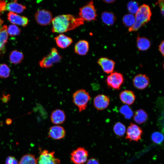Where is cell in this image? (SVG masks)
<instances>
[{
    "mask_svg": "<svg viewBox=\"0 0 164 164\" xmlns=\"http://www.w3.org/2000/svg\"><path fill=\"white\" fill-rule=\"evenodd\" d=\"M124 81L123 75L118 72H113L108 76L106 79L107 85L110 87L115 90L120 89Z\"/></svg>",
    "mask_w": 164,
    "mask_h": 164,
    "instance_id": "cell-6",
    "label": "cell"
},
{
    "mask_svg": "<svg viewBox=\"0 0 164 164\" xmlns=\"http://www.w3.org/2000/svg\"><path fill=\"white\" fill-rule=\"evenodd\" d=\"M103 1L105 3L109 4V3H112L114 2L115 1V0H104Z\"/></svg>",
    "mask_w": 164,
    "mask_h": 164,
    "instance_id": "cell-40",
    "label": "cell"
},
{
    "mask_svg": "<svg viewBox=\"0 0 164 164\" xmlns=\"http://www.w3.org/2000/svg\"><path fill=\"white\" fill-rule=\"evenodd\" d=\"M50 118L53 123L59 125L64 122L66 119V116L63 110L60 109H56L52 112Z\"/></svg>",
    "mask_w": 164,
    "mask_h": 164,
    "instance_id": "cell-16",
    "label": "cell"
},
{
    "mask_svg": "<svg viewBox=\"0 0 164 164\" xmlns=\"http://www.w3.org/2000/svg\"><path fill=\"white\" fill-rule=\"evenodd\" d=\"M121 101L128 105L132 104L135 100L136 97L134 93L132 91L125 90L122 91L119 95Z\"/></svg>",
    "mask_w": 164,
    "mask_h": 164,
    "instance_id": "cell-17",
    "label": "cell"
},
{
    "mask_svg": "<svg viewBox=\"0 0 164 164\" xmlns=\"http://www.w3.org/2000/svg\"><path fill=\"white\" fill-rule=\"evenodd\" d=\"M89 50L88 42L84 40L78 41L75 45L74 51L75 53L80 55H86Z\"/></svg>",
    "mask_w": 164,
    "mask_h": 164,
    "instance_id": "cell-19",
    "label": "cell"
},
{
    "mask_svg": "<svg viewBox=\"0 0 164 164\" xmlns=\"http://www.w3.org/2000/svg\"><path fill=\"white\" fill-rule=\"evenodd\" d=\"M21 31L19 28L16 25H10L7 28L8 35L11 36H15L19 35Z\"/></svg>",
    "mask_w": 164,
    "mask_h": 164,
    "instance_id": "cell-31",
    "label": "cell"
},
{
    "mask_svg": "<svg viewBox=\"0 0 164 164\" xmlns=\"http://www.w3.org/2000/svg\"><path fill=\"white\" fill-rule=\"evenodd\" d=\"M97 63L105 73L110 74L113 72L115 63L113 60L107 57H102L98 60Z\"/></svg>",
    "mask_w": 164,
    "mask_h": 164,
    "instance_id": "cell-13",
    "label": "cell"
},
{
    "mask_svg": "<svg viewBox=\"0 0 164 164\" xmlns=\"http://www.w3.org/2000/svg\"><path fill=\"white\" fill-rule=\"evenodd\" d=\"M23 58V53L21 51L15 50L11 52L9 55V60L11 63L17 64L21 63Z\"/></svg>",
    "mask_w": 164,
    "mask_h": 164,
    "instance_id": "cell-24",
    "label": "cell"
},
{
    "mask_svg": "<svg viewBox=\"0 0 164 164\" xmlns=\"http://www.w3.org/2000/svg\"><path fill=\"white\" fill-rule=\"evenodd\" d=\"M120 112L126 119H130L134 115V113L132 109L128 105H124L121 107Z\"/></svg>",
    "mask_w": 164,
    "mask_h": 164,
    "instance_id": "cell-28",
    "label": "cell"
},
{
    "mask_svg": "<svg viewBox=\"0 0 164 164\" xmlns=\"http://www.w3.org/2000/svg\"><path fill=\"white\" fill-rule=\"evenodd\" d=\"M143 134V130L141 127L131 123L127 129L125 138L130 142H138L141 139Z\"/></svg>",
    "mask_w": 164,
    "mask_h": 164,
    "instance_id": "cell-7",
    "label": "cell"
},
{
    "mask_svg": "<svg viewBox=\"0 0 164 164\" xmlns=\"http://www.w3.org/2000/svg\"><path fill=\"white\" fill-rule=\"evenodd\" d=\"M113 129L116 135L119 137L123 136L126 132L125 126L120 122H117L114 125Z\"/></svg>",
    "mask_w": 164,
    "mask_h": 164,
    "instance_id": "cell-27",
    "label": "cell"
},
{
    "mask_svg": "<svg viewBox=\"0 0 164 164\" xmlns=\"http://www.w3.org/2000/svg\"><path fill=\"white\" fill-rule=\"evenodd\" d=\"M101 19L103 22L108 26L113 25L116 20L114 14L112 12H103L101 15Z\"/></svg>",
    "mask_w": 164,
    "mask_h": 164,
    "instance_id": "cell-23",
    "label": "cell"
},
{
    "mask_svg": "<svg viewBox=\"0 0 164 164\" xmlns=\"http://www.w3.org/2000/svg\"><path fill=\"white\" fill-rule=\"evenodd\" d=\"M37 160L32 154H26L21 158L19 164H37Z\"/></svg>",
    "mask_w": 164,
    "mask_h": 164,
    "instance_id": "cell-26",
    "label": "cell"
},
{
    "mask_svg": "<svg viewBox=\"0 0 164 164\" xmlns=\"http://www.w3.org/2000/svg\"><path fill=\"white\" fill-rule=\"evenodd\" d=\"M88 153L84 147H80L71 153V160L74 164H83L87 160Z\"/></svg>",
    "mask_w": 164,
    "mask_h": 164,
    "instance_id": "cell-8",
    "label": "cell"
},
{
    "mask_svg": "<svg viewBox=\"0 0 164 164\" xmlns=\"http://www.w3.org/2000/svg\"><path fill=\"white\" fill-rule=\"evenodd\" d=\"M6 123L9 125L11 123L12 121L11 119L9 118L6 119Z\"/></svg>",
    "mask_w": 164,
    "mask_h": 164,
    "instance_id": "cell-41",
    "label": "cell"
},
{
    "mask_svg": "<svg viewBox=\"0 0 164 164\" xmlns=\"http://www.w3.org/2000/svg\"><path fill=\"white\" fill-rule=\"evenodd\" d=\"M139 7L138 2L135 1H130L127 4L128 10L131 14H135Z\"/></svg>",
    "mask_w": 164,
    "mask_h": 164,
    "instance_id": "cell-33",
    "label": "cell"
},
{
    "mask_svg": "<svg viewBox=\"0 0 164 164\" xmlns=\"http://www.w3.org/2000/svg\"><path fill=\"white\" fill-rule=\"evenodd\" d=\"M73 101L74 104L77 107L79 112L85 110L91 99L89 93L84 89L78 90L73 94Z\"/></svg>",
    "mask_w": 164,
    "mask_h": 164,
    "instance_id": "cell-3",
    "label": "cell"
},
{
    "mask_svg": "<svg viewBox=\"0 0 164 164\" xmlns=\"http://www.w3.org/2000/svg\"><path fill=\"white\" fill-rule=\"evenodd\" d=\"M122 21L124 25L129 28L133 26L135 23V16L131 14L125 15L123 18Z\"/></svg>",
    "mask_w": 164,
    "mask_h": 164,
    "instance_id": "cell-29",
    "label": "cell"
},
{
    "mask_svg": "<svg viewBox=\"0 0 164 164\" xmlns=\"http://www.w3.org/2000/svg\"><path fill=\"white\" fill-rule=\"evenodd\" d=\"M133 84L136 88L140 90L147 88L150 83L148 77L144 74H139L135 76L133 79Z\"/></svg>",
    "mask_w": 164,
    "mask_h": 164,
    "instance_id": "cell-11",
    "label": "cell"
},
{
    "mask_svg": "<svg viewBox=\"0 0 164 164\" xmlns=\"http://www.w3.org/2000/svg\"><path fill=\"white\" fill-rule=\"evenodd\" d=\"M157 4L159 5L161 13L162 15H164V2L163 0H160L158 1Z\"/></svg>",
    "mask_w": 164,
    "mask_h": 164,
    "instance_id": "cell-36",
    "label": "cell"
},
{
    "mask_svg": "<svg viewBox=\"0 0 164 164\" xmlns=\"http://www.w3.org/2000/svg\"><path fill=\"white\" fill-rule=\"evenodd\" d=\"M150 40L144 37H140L138 35L137 39V46L139 50L146 51L151 46Z\"/></svg>",
    "mask_w": 164,
    "mask_h": 164,
    "instance_id": "cell-22",
    "label": "cell"
},
{
    "mask_svg": "<svg viewBox=\"0 0 164 164\" xmlns=\"http://www.w3.org/2000/svg\"><path fill=\"white\" fill-rule=\"evenodd\" d=\"M35 17L36 22L39 24L43 26L50 24L53 18L51 12L44 9L38 10L35 14Z\"/></svg>",
    "mask_w": 164,
    "mask_h": 164,
    "instance_id": "cell-10",
    "label": "cell"
},
{
    "mask_svg": "<svg viewBox=\"0 0 164 164\" xmlns=\"http://www.w3.org/2000/svg\"><path fill=\"white\" fill-rule=\"evenodd\" d=\"M52 22V32L63 33L83 25L84 20L80 17H76L70 14H63L53 18Z\"/></svg>",
    "mask_w": 164,
    "mask_h": 164,
    "instance_id": "cell-1",
    "label": "cell"
},
{
    "mask_svg": "<svg viewBox=\"0 0 164 164\" xmlns=\"http://www.w3.org/2000/svg\"><path fill=\"white\" fill-rule=\"evenodd\" d=\"M40 151L38 164H60V160L54 156V151L49 152L46 149Z\"/></svg>",
    "mask_w": 164,
    "mask_h": 164,
    "instance_id": "cell-9",
    "label": "cell"
},
{
    "mask_svg": "<svg viewBox=\"0 0 164 164\" xmlns=\"http://www.w3.org/2000/svg\"><path fill=\"white\" fill-rule=\"evenodd\" d=\"M86 164H99V161L95 158H91L87 161Z\"/></svg>",
    "mask_w": 164,
    "mask_h": 164,
    "instance_id": "cell-37",
    "label": "cell"
},
{
    "mask_svg": "<svg viewBox=\"0 0 164 164\" xmlns=\"http://www.w3.org/2000/svg\"><path fill=\"white\" fill-rule=\"evenodd\" d=\"M10 95H5L4 94L2 97L1 99L3 102H6L8 101Z\"/></svg>",
    "mask_w": 164,
    "mask_h": 164,
    "instance_id": "cell-39",
    "label": "cell"
},
{
    "mask_svg": "<svg viewBox=\"0 0 164 164\" xmlns=\"http://www.w3.org/2000/svg\"><path fill=\"white\" fill-rule=\"evenodd\" d=\"M110 102V99L104 94H98L94 99V105L98 111L103 110L108 106Z\"/></svg>",
    "mask_w": 164,
    "mask_h": 164,
    "instance_id": "cell-12",
    "label": "cell"
},
{
    "mask_svg": "<svg viewBox=\"0 0 164 164\" xmlns=\"http://www.w3.org/2000/svg\"><path fill=\"white\" fill-rule=\"evenodd\" d=\"M62 57L56 48H52L50 53L44 56L39 61L40 66L43 68H48L51 67L54 64L61 61Z\"/></svg>",
    "mask_w": 164,
    "mask_h": 164,
    "instance_id": "cell-4",
    "label": "cell"
},
{
    "mask_svg": "<svg viewBox=\"0 0 164 164\" xmlns=\"http://www.w3.org/2000/svg\"><path fill=\"white\" fill-rule=\"evenodd\" d=\"M6 2L5 1L0 0V15L5 10Z\"/></svg>",
    "mask_w": 164,
    "mask_h": 164,
    "instance_id": "cell-35",
    "label": "cell"
},
{
    "mask_svg": "<svg viewBox=\"0 0 164 164\" xmlns=\"http://www.w3.org/2000/svg\"><path fill=\"white\" fill-rule=\"evenodd\" d=\"M3 21L0 18V29L2 27V25L3 23Z\"/></svg>",
    "mask_w": 164,
    "mask_h": 164,
    "instance_id": "cell-42",
    "label": "cell"
},
{
    "mask_svg": "<svg viewBox=\"0 0 164 164\" xmlns=\"http://www.w3.org/2000/svg\"><path fill=\"white\" fill-rule=\"evenodd\" d=\"M7 18L12 23L15 25L25 26L29 22V20L26 17L12 12L8 13Z\"/></svg>",
    "mask_w": 164,
    "mask_h": 164,
    "instance_id": "cell-14",
    "label": "cell"
},
{
    "mask_svg": "<svg viewBox=\"0 0 164 164\" xmlns=\"http://www.w3.org/2000/svg\"><path fill=\"white\" fill-rule=\"evenodd\" d=\"M151 15L152 12L149 6L145 4L141 5L135 13V23L129 28V31H136L138 30L150 21Z\"/></svg>",
    "mask_w": 164,
    "mask_h": 164,
    "instance_id": "cell-2",
    "label": "cell"
},
{
    "mask_svg": "<svg viewBox=\"0 0 164 164\" xmlns=\"http://www.w3.org/2000/svg\"><path fill=\"white\" fill-rule=\"evenodd\" d=\"M66 135V131L62 126L55 125L50 127L48 133V137L55 140L63 138Z\"/></svg>",
    "mask_w": 164,
    "mask_h": 164,
    "instance_id": "cell-15",
    "label": "cell"
},
{
    "mask_svg": "<svg viewBox=\"0 0 164 164\" xmlns=\"http://www.w3.org/2000/svg\"><path fill=\"white\" fill-rule=\"evenodd\" d=\"M7 27L5 25L0 29V51L7 43L8 35L7 32Z\"/></svg>",
    "mask_w": 164,
    "mask_h": 164,
    "instance_id": "cell-25",
    "label": "cell"
},
{
    "mask_svg": "<svg viewBox=\"0 0 164 164\" xmlns=\"http://www.w3.org/2000/svg\"><path fill=\"white\" fill-rule=\"evenodd\" d=\"M54 39L57 46L62 49L68 47L73 42L71 38L62 33L55 37Z\"/></svg>",
    "mask_w": 164,
    "mask_h": 164,
    "instance_id": "cell-18",
    "label": "cell"
},
{
    "mask_svg": "<svg viewBox=\"0 0 164 164\" xmlns=\"http://www.w3.org/2000/svg\"><path fill=\"white\" fill-rule=\"evenodd\" d=\"M164 41L162 40L159 46V50L161 53L162 55L163 56H164Z\"/></svg>",
    "mask_w": 164,
    "mask_h": 164,
    "instance_id": "cell-38",
    "label": "cell"
},
{
    "mask_svg": "<svg viewBox=\"0 0 164 164\" xmlns=\"http://www.w3.org/2000/svg\"><path fill=\"white\" fill-rule=\"evenodd\" d=\"M5 164H19L16 159L14 156H9L6 158Z\"/></svg>",
    "mask_w": 164,
    "mask_h": 164,
    "instance_id": "cell-34",
    "label": "cell"
},
{
    "mask_svg": "<svg viewBox=\"0 0 164 164\" xmlns=\"http://www.w3.org/2000/svg\"><path fill=\"white\" fill-rule=\"evenodd\" d=\"M79 14L84 21L96 20L97 14L93 1H91L80 8Z\"/></svg>",
    "mask_w": 164,
    "mask_h": 164,
    "instance_id": "cell-5",
    "label": "cell"
},
{
    "mask_svg": "<svg viewBox=\"0 0 164 164\" xmlns=\"http://www.w3.org/2000/svg\"><path fill=\"white\" fill-rule=\"evenodd\" d=\"M10 73V69L6 64L2 63L0 64V77L6 78L8 77Z\"/></svg>",
    "mask_w": 164,
    "mask_h": 164,
    "instance_id": "cell-30",
    "label": "cell"
},
{
    "mask_svg": "<svg viewBox=\"0 0 164 164\" xmlns=\"http://www.w3.org/2000/svg\"><path fill=\"white\" fill-rule=\"evenodd\" d=\"M148 117L147 113L145 110L139 109L135 111L133 116V119L136 123L141 124L147 121Z\"/></svg>",
    "mask_w": 164,
    "mask_h": 164,
    "instance_id": "cell-21",
    "label": "cell"
},
{
    "mask_svg": "<svg viewBox=\"0 0 164 164\" xmlns=\"http://www.w3.org/2000/svg\"><path fill=\"white\" fill-rule=\"evenodd\" d=\"M26 9V7L15 1L6 4L5 10L15 13H20Z\"/></svg>",
    "mask_w": 164,
    "mask_h": 164,
    "instance_id": "cell-20",
    "label": "cell"
},
{
    "mask_svg": "<svg viewBox=\"0 0 164 164\" xmlns=\"http://www.w3.org/2000/svg\"><path fill=\"white\" fill-rule=\"evenodd\" d=\"M151 139L155 143L159 145L161 144L163 141V135L161 133L155 132L152 134Z\"/></svg>",
    "mask_w": 164,
    "mask_h": 164,
    "instance_id": "cell-32",
    "label": "cell"
}]
</instances>
